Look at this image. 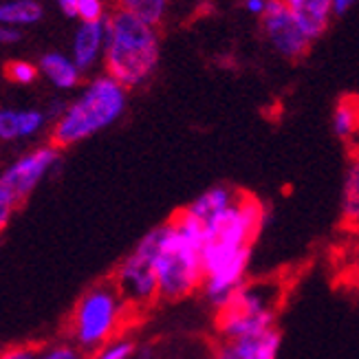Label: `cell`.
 <instances>
[{
  "instance_id": "obj_13",
  "label": "cell",
  "mask_w": 359,
  "mask_h": 359,
  "mask_svg": "<svg viewBox=\"0 0 359 359\" xmlns=\"http://www.w3.org/2000/svg\"><path fill=\"white\" fill-rule=\"evenodd\" d=\"M238 194H241V190H236V187L218 183V185L208 187L205 192H201L185 210L190 212L198 223H205L212 216L227 210L231 203L238 198Z\"/></svg>"
},
{
  "instance_id": "obj_14",
  "label": "cell",
  "mask_w": 359,
  "mask_h": 359,
  "mask_svg": "<svg viewBox=\"0 0 359 359\" xmlns=\"http://www.w3.org/2000/svg\"><path fill=\"white\" fill-rule=\"evenodd\" d=\"M102 36H104V29L100 22H84L80 27L75 38V60H73L77 71H84L95 62L100 46H102Z\"/></svg>"
},
{
  "instance_id": "obj_5",
  "label": "cell",
  "mask_w": 359,
  "mask_h": 359,
  "mask_svg": "<svg viewBox=\"0 0 359 359\" xmlns=\"http://www.w3.org/2000/svg\"><path fill=\"white\" fill-rule=\"evenodd\" d=\"M133 313L135 311L121 298L111 280L93 285L73 306L69 320L71 344L90 355L106 341L123 335Z\"/></svg>"
},
{
  "instance_id": "obj_12",
  "label": "cell",
  "mask_w": 359,
  "mask_h": 359,
  "mask_svg": "<svg viewBox=\"0 0 359 359\" xmlns=\"http://www.w3.org/2000/svg\"><path fill=\"white\" fill-rule=\"evenodd\" d=\"M283 3L309 40H316L324 34L333 0H283Z\"/></svg>"
},
{
  "instance_id": "obj_10",
  "label": "cell",
  "mask_w": 359,
  "mask_h": 359,
  "mask_svg": "<svg viewBox=\"0 0 359 359\" xmlns=\"http://www.w3.org/2000/svg\"><path fill=\"white\" fill-rule=\"evenodd\" d=\"M283 333L276 329L243 339H223L216 348V359H278Z\"/></svg>"
},
{
  "instance_id": "obj_26",
  "label": "cell",
  "mask_w": 359,
  "mask_h": 359,
  "mask_svg": "<svg viewBox=\"0 0 359 359\" xmlns=\"http://www.w3.org/2000/svg\"><path fill=\"white\" fill-rule=\"evenodd\" d=\"M20 40V34L13 29H7V27H0V42L3 44H11V42H18Z\"/></svg>"
},
{
  "instance_id": "obj_22",
  "label": "cell",
  "mask_w": 359,
  "mask_h": 359,
  "mask_svg": "<svg viewBox=\"0 0 359 359\" xmlns=\"http://www.w3.org/2000/svg\"><path fill=\"white\" fill-rule=\"evenodd\" d=\"M5 77L13 84H34L38 80V67L25 60H11L5 65Z\"/></svg>"
},
{
  "instance_id": "obj_1",
  "label": "cell",
  "mask_w": 359,
  "mask_h": 359,
  "mask_svg": "<svg viewBox=\"0 0 359 359\" xmlns=\"http://www.w3.org/2000/svg\"><path fill=\"white\" fill-rule=\"evenodd\" d=\"M203 227L185 208L159 225V245L154 254L157 300L179 302L201 291Z\"/></svg>"
},
{
  "instance_id": "obj_2",
  "label": "cell",
  "mask_w": 359,
  "mask_h": 359,
  "mask_svg": "<svg viewBox=\"0 0 359 359\" xmlns=\"http://www.w3.org/2000/svg\"><path fill=\"white\" fill-rule=\"evenodd\" d=\"M126 88H121L108 75L95 77L80 93V97L67 104L62 115L55 117L49 144L57 150H65L86 142L113 126L126 111Z\"/></svg>"
},
{
  "instance_id": "obj_15",
  "label": "cell",
  "mask_w": 359,
  "mask_h": 359,
  "mask_svg": "<svg viewBox=\"0 0 359 359\" xmlns=\"http://www.w3.org/2000/svg\"><path fill=\"white\" fill-rule=\"evenodd\" d=\"M46 77H49V82L55 84L57 88L62 90H69V88H75L80 84V71L73 65L71 60H67L65 55L60 53H46L42 60H40V69Z\"/></svg>"
},
{
  "instance_id": "obj_23",
  "label": "cell",
  "mask_w": 359,
  "mask_h": 359,
  "mask_svg": "<svg viewBox=\"0 0 359 359\" xmlns=\"http://www.w3.org/2000/svg\"><path fill=\"white\" fill-rule=\"evenodd\" d=\"M75 13L82 15L84 22H100L102 3L100 0H75Z\"/></svg>"
},
{
  "instance_id": "obj_29",
  "label": "cell",
  "mask_w": 359,
  "mask_h": 359,
  "mask_svg": "<svg viewBox=\"0 0 359 359\" xmlns=\"http://www.w3.org/2000/svg\"><path fill=\"white\" fill-rule=\"evenodd\" d=\"M247 9H252L256 13H260L264 9V0H247Z\"/></svg>"
},
{
  "instance_id": "obj_8",
  "label": "cell",
  "mask_w": 359,
  "mask_h": 359,
  "mask_svg": "<svg viewBox=\"0 0 359 359\" xmlns=\"http://www.w3.org/2000/svg\"><path fill=\"white\" fill-rule=\"evenodd\" d=\"M62 161V150L51 144L38 146L13 159L0 172V201L15 212L29 201L38 187L55 175Z\"/></svg>"
},
{
  "instance_id": "obj_18",
  "label": "cell",
  "mask_w": 359,
  "mask_h": 359,
  "mask_svg": "<svg viewBox=\"0 0 359 359\" xmlns=\"http://www.w3.org/2000/svg\"><path fill=\"white\" fill-rule=\"evenodd\" d=\"M42 15V9L34 0H18V3L0 5V22L9 25H29Z\"/></svg>"
},
{
  "instance_id": "obj_17",
  "label": "cell",
  "mask_w": 359,
  "mask_h": 359,
  "mask_svg": "<svg viewBox=\"0 0 359 359\" xmlns=\"http://www.w3.org/2000/svg\"><path fill=\"white\" fill-rule=\"evenodd\" d=\"M333 133L337 139L351 144L357 135V97L355 95H344L333 113Z\"/></svg>"
},
{
  "instance_id": "obj_27",
  "label": "cell",
  "mask_w": 359,
  "mask_h": 359,
  "mask_svg": "<svg viewBox=\"0 0 359 359\" xmlns=\"http://www.w3.org/2000/svg\"><path fill=\"white\" fill-rule=\"evenodd\" d=\"M353 3H355V0H333V7L331 9H335L337 13H344Z\"/></svg>"
},
{
  "instance_id": "obj_20",
  "label": "cell",
  "mask_w": 359,
  "mask_h": 359,
  "mask_svg": "<svg viewBox=\"0 0 359 359\" xmlns=\"http://www.w3.org/2000/svg\"><path fill=\"white\" fill-rule=\"evenodd\" d=\"M135 355H137L135 339L128 335H119L111 341H106L97 351H93L88 359H135Z\"/></svg>"
},
{
  "instance_id": "obj_28",
  "label": "cell",
  "mask_w": 359,
  "mask_h": 359,
  "mask_svg": "<svg viewBox=\"0 0 359 359\" xmlns=\"http://www.w3.org/2000/svg\"><path fill=\"white\" fill-rule=\"evenodd\" d=\"M60 5L67 15H75V0H60Z\"/></svg>"
},
{
  "instance_id": "obj_3",
  "label": "cell",
  "mask_w": 359,
  "mask_h": 359,
  "mask_svg": "<svg viewBox=\"0 0 359 359\" xmlns=\"http://www.w3.org/2000/svg\"><path fill=\"white\" fill-rule=\"evenodd\" d=\"M264 223V205L245 192L231 203L227 210L201 223L203 227V249L201 267L203 278L221 269L243 254H252L254 241Z\"/></svg>"
},
{
  "instance_id": "obj_6",
  "label": "cell",
  "mask_w": 359,
  "mask_h": 359,
  "mask_svg": "<svg viewBox=\"0 0 359 359\" xmlns=\"http://www.w3.org/2000/svg\"><path fill=\"white\" fill-rule=\"evenodd\" d=\"M283 287L273 283H243L229 302L216 311V329L223 339H243L276 329Z\"/></svg>"
},
{
  "instance_id": "obj_7",
  "label": "cell",
  "mask_w": 359,
  "mask_h": 359,
  "mask_svg": "<svg viewBox=\"0 0 359 359\" xmlns=\"http://www.w3.org/2000/svg\"><path fill=\"white\" fill-rule=\"evenodd\" d=\"M159 245V225L152 227L123 258L113 273L111 283L133 311L148 309L157 300V278H154V254Z\"/></svg>"
},
{
  "instance_id": "obj_11",
  "label": "cell",
  "mask_w": 359,
  "mask_h": 359,
  "mask_svg": "<svg viewBox=\"0 0 359 359\" xmlns=\"http://www.w3.org/2000/svg\"><path fill=\"white\" fill-rule=\"evenodd\" d=\"M46 117L44 111L36 108H25V111H15V108H0V142H20V139H31L44 130Z\"/></svg>"
},
{
  "instance_id": "obj_4",
  "label": "cell",
  "mask_w": 359,
  "mask_h": 359,
  "mask_svg": "<svg viewBox=\"0 0 359 359\" xmlns=\"http://www.w3.org/2000/svg\"><path fill=\"white\" fill-rule=\"evenodd\" d=\"M106 29L108 77L126 90L142 86L159 65V40L154 29L126 11H117Z\"/></svg>"
},
{
  "instance_id": "obj_16",
  "label": "cell",
  "mask_w": 359,
  "mask_h": 359,
  "mask_svg": "<svg viewBox=\"0 0 359 359\" xmlns=\"http://www.w3.org/2000/svg\"><path fill=\"white\" fill-rule=\"evenodd\" d=\"M341 218L351 227L359 221V163L357 159L346 165L344 185H341Z\"/></svg>"
},
{
  "instance_id": "obj_24",
  "label": "cell",
  "mask_w": 359,
  "mask_h": 359,
  "mask_svg": "<svg viewBox=\"0 0 359 359\" xmlns=\"http://www.w3.org/2000/svg\"><path fill=\"white\" fill-rule=\"evenodd\" d=\"M36 344H15L0 351V359H36Z\"/></svg>"
},
{
  "instance_id": "obj_21",
  "label": "cell",
  "mask_w": 359,
  "mask_h": 359,
  "mask_svg": "<svg viewBox=\"0 0 359 359\" xmlns=\"http://www.w3.org/2000/svg\"><path fill=\"white\" fill-rule=\"evenodd\" d=\"M36 359H88V355L71 341H53V344L38 346Z\"/></svg>"
},
{
  "instance_id": "obj_19",
  "label": "cell",
  "mask_w": 359,
  "mask_h": 359,
  "mask_svg": "<svg viewBox=\"0 0 359 359\" xmlns=\"http://www.w3.org/2000/svg\"><path fill=\"white\" fill-rule=\"evenodd\" d=\"M121 11H126L146 25H157L163 15L165 0H119Z\"/></svg>"
},
{
  "instance_id": "obj_25",
  "label": "cell",
  "mask_w": 359,
  "mask_h": 359,
  "mask_svg": "<svg viewBox=\"0 0 359 359\" xmlns=\"http://www.w3.org/2000/svg\"><path fill=\"white\" fill-rule=\"evenodd\" d=\"M11 216H13V210L7 205V203L0 201V236H3V231L7 229L9 221H11Z\"/></svg>"
},
{
  "instance_id": "obj_9",
  "label": "cell",
  "mask_w": 359,
  "mask_h": 359,
  "mask_svg": "<svg viewBox=\"0 0 359 359\" xmlns=\"http://www.w3.org/2000/svg\"><path fill=\"white\" fill-rule=\"evenodd\" d=\"M262 11H264V34H267L269 42L276 46V51L289 60L304 57L313 40L306 38V34L295 22V18L289 13L283 0H267Z\"/></svg>"
}]
</instances>
